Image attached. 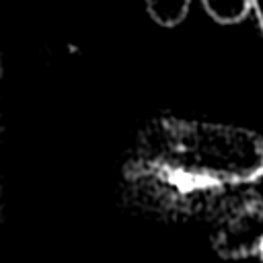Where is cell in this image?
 I'll return each instance as SVG.
<instances>
[{
  "label": "cell",
  "instance_id": "6da1fadb",
  "mask_svg": "<svg viewBox=\"0 0 263 263\" xmlns=\"http://www.w3.org/2000/svg\"><path fill=\"white\" fill-rule=\"evenodd\" d=\"M162 148L164 168L195 183L234 185L263 175V140L249 129L179 121Z\"/></svg>",
  "mask_w": 263,
  "mask_h": 263
},
{
  "label": "cell",
  "instance_id": "7a4b0ae2",
  "mask_svg": "<svg viewBox=\"0 0 263 263\" xmlns=\"http://www.w3.org/2000/svg\"><path fill=\"white\" fill-rule=\"evenodd\" d=\"M201 2L208 14L222 25L240 23L253 8V0H201Z\"/></svg>",
  "mask_w": 263,
  "mask_h": 263
},
{
  "label": "cell",
  "instance_id": "3957f363",
  "mask_svg": "<svg viewBox=\"0 0 263 263\" xmlns=\"http://www.w3.org/2000/svg\"><path fill=\"white\" fill-rule=\"evenodd\" d=\"M191 0H146L148 14L162 27L179 25L189 10Z\"/></svg>",
  "mask_w": 263,
  "mask_h": 263
},
{
  "label": "cell",
  "instance_id": "277c9868",
  "mask_svg": "<svg viewBox=\"0 0 263 263\" xmlns=\"http://www.w3.org/2000/svg\"><path fill=\"white\" fill-rule=\"evenodd\" d=\"M253 8L257 12V21H259V27L263 31V0H253Z\"/></svg>",
  "mask_w": 263,
  "mask_h": 263
},
{
  "label": "cell",
  "instance_id": "5b68a950",
  "mask_svg": "<svg viewBox=\"0 0 263 263\" xmlns=\"http://www.w3.org/2000/svg\"><path fill=\"white\" fill-rule=\"evenodd\" d=\"M259 255H261V261H263V249H261V253H259Z\"/></svg>",
  "mask_w": 263,
  "mask_h": 263
}]
</instances>
